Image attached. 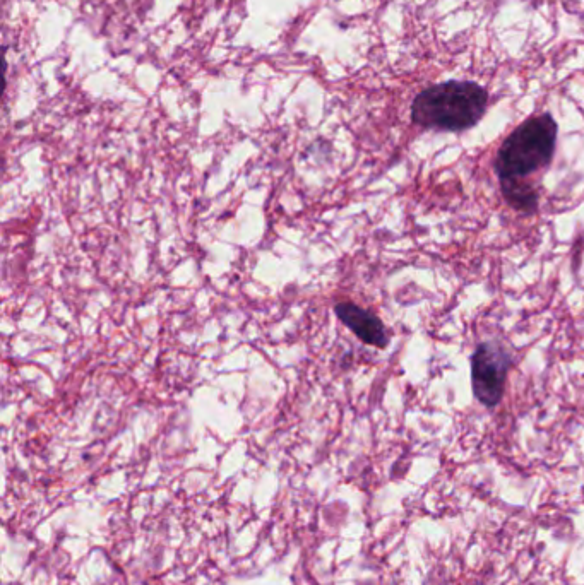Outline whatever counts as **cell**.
<instances>
[{
    "instance_id": "cell-1",
    "label": "cell",
    "mask_w": 584,
    "mask_h": 585,
    "mask_svg": "<svg viewBox=\"0 0 584 585\" xmlns=\"http://www.w3.org/2000/svg\"><path fill=\"white\" fill-rule=\"evenodd\" d=\"M489 95L475 83L447 81L424 89L412 105V120L424 129L461 132L471 129L487 112Z\"/></svg>"
},
{
    "instance_id": "cell-2",
    "label": "cell",
    "mask_w": 584,
    "mask_h": 585,
    "mask_svg": "<svg viewBox=\"0 0 584 585\" xmlns=\"http://www.w3.org/2000/svg\"><path fill=\"white\" fill-rule=\"evenodd\" d=\"M557 142V122L549 113L531 117L502 142L495 158L501 185L525 182L526 177L552 163Z\"/></svg>"
},
{
    "instance_id": "cell-3",
    "label": "cell",
    "mask_w": 584,
    "mask_h": 585,
    "mask_svg": "<svg viewBox=\"0 0 584 585\" xmlns=\"http://www.w3.org/2000/svg\"><path fill=\"white\" fill-rule=\"evenodd\" d=\"M514 367L513 353L497 341H487L471 356V385L477 401L485 408L501 404L507 375Z\"/></svg>"
},
{
    "instance_id": "cell-4",
    "label": "cell",
    "mask_w": 584,
    "mask_h": 585,
    "mask_svg": "<svg viewBox=\"0 0 584 585\" xmlns=\"http://www.w3.org/2000/svg\"><path fill=\"white\" fill-rule=\"evenodd\" d=\"M334 312L338 315V319L355 334V336L364 341L365 344H370L374 348L384 349L388 348L389 334L386 327L382 324L381 319L376 315L358 307L352 302L336 303Z\"/></svg>"
},
{
    "instance_id": "cell-5",
    "label": "cell",
    "mask_w": 584,
    "mask_h": 585,
    "mask_svg": "<svg viewBox=\"0 0 584 585\" xmlns=\"http://www.w3.org/2000/svg\"><path fill=\"white\" fill-rule=\"evenodd\" d=\"M501 190L507 204L516 211H521V213L537 211L538 194L537 190L533 189V185L526 182H513V184L501 185Z\"/></svg>"
}]
</instances>
